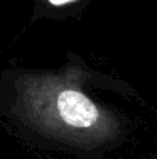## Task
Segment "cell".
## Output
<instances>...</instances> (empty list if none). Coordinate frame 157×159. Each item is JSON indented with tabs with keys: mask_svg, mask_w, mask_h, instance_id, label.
I'll use <instances>...</instances> for the list:
<instances>
[{
	"mask_svg": "<svg viewBox=\"0 0 157 159\" xmlns=\"http://www.w3.org/2000/svg\"><path fill=\"white\" fill-rule=\"evenodd\" d=\"M47 2L54 7H63V5H68L71 2H76V0H47Z\"/></svg>",
	"mask_w": 157,
	"mask_h": 159,
	"instance_id": "2",
	"label": "cell"
},
{
	"mask_svg": "<svg viewBox=\"0 0 157 159\" xmlns=\"http://www.w3.org/2000/svg\"><path fill=\"white\" fill-rule=\"evenodd\" d=\"M83 71H27L7 83L5 105L36 134L78 149H100L118 141L122 122L83 90Z\"/></svg>",
	"mask_w": 157,
	"mask_h": 159,
	"instance_id": "1",
	"label": "cell"
}]
</instances>
